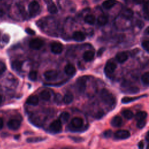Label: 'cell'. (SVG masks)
I'll return each mask as SVG.
<instances>
[{
  "mask_svg": "<svg viewBox=\"0 0 149 149\" xmlns=\"http://www.w3.org/2000/svg\"><path fill=\"white\" fill-rule=\"evenodd\" d=\"M85 21L88 24H93L95 22V18L93 15H88L85 18Z\"/></svg>",
  "mask_w": 149,
  "mask_h": 149,
  "instance_id": "cell-28",
  "label": "cell"
},
{
  "mask_svg": "<svg viewBox=\"0 0 149 149\" xmlns=\"http://www.w3.org/2000/svg\"><path fill=\"white\" fill-rule=\"evenodd\" d=\"M148 3L146 2L144 5L143 11H144V14L145 17L147 20L148 19Z\"/></svg>",
  "mask_w": 149,
  "mask_h": 149,
  "instance_id": "cell-36",
  "label": "cell"
},
{
  "mask_svg": "<svg viewBox=\"0 0 149 149\" xmlns=\"http://www.w3.org/2000/svg\"><path fill=\"white\" fill-rule=\"evenodd\" d=\"M105 50V48H101V49H100V50H99V51L98 52V53H97V56H98V57H100L102 55V54L103 53V52H104V51Z\"/></svg>",
  "mask_w": 149,
  "mask_h": 149,
  "instance_id": "cell-41",
  "label": "cell"
},
{
  "mask_svg": "<svg viewBox=\"0 0 149 149\" xmlns=\"http://www.w3.org/2000/svg\"><path fill=\"white\" fill-rule=\"evenodd\" d=\"M116 68V64L113 61H108L107 62L105 68L104 72L107 74H111L114 72Z\"/></svg>",
  "mask_w": 149,
  "mask_h": 149,
  "instance_id": "cell-9",
  "label": "cell"
},
{
  "mask_svg": "<svg viewBox=\"0 0 149 149\" xmlns=\"http://www.w3.org/2000/svg\"><path fill=\"white\" fill-rule=\"evenodd\" d=\"M63 45L60 43L55 42L51 45V51L55 54H60L62 52Z\"/></svg>",
  "mask_w": 149,
  "mask_h": 149,
  "instance_id": "cell-8",
  "label": "cell"
},
{
  "mask_svg": "<svg viewBox=\"0 0 149 149\" xmlns=\"http://www.w3.org/2000/svg\"><path fill=\"white\" fill-rule=\"evenodd\" d=\"M64 72L68 75L72 76L76 73V68L72 64H68L65 66Z\"/></svg>",
  "mask_w": 149,
  "mask_h": 149,
  "instance_id": "cell-13",
  "label": "cell"
},
{
  "mask_svg": "<svg viewBox=\"0 0 149 149\" xmlns=\"http://www.w3.org/2000/svg\"><path fill=\"white\" fill-rule=\"evenodd\" d=\"M142 81L145 85H148L149 83V73L148 72L144 73L142 77Z\"/></svg>",
  "mask_w": 149,
  "mask_h": 149,
  "instance_id": "cell-32",
  "label": "cell"
},
{
  "mask_svg": "<svg viewBox=\"0 0 149 149\" xmlns=\"http://www.w3.org/2000/svg\"><path fill=\"white\" fill-rule=\"evenodd\" d=\"M94 57V53L92 51H86L83 55V58L85 61L88 62L93 60Z\"/></svg>",
  "mask_w": 149,
  "mask_h": 149,
  "instance_id": "cell-17",
  "label": "cell"
},
{
  "mask_svg": "<svg viewBox=\"0 0 149 149\" xmlns=\"http://www.w3.org/2000/svg\"><path fill=\"white\" fill-rule=\"evenodd\" d=\"M138 147H139V148H143V147H144V143H143V142L142 141H141V142H140L139 143Z\"/></svg>",
  "mask_w": 149,
  "mask_h": 149,
  "instance_id": "cell-44",
  "label": "cell"
},
{
  "mask_svg": "<svg viewBox=\"0 0 149 149\" xmlns=\"http://www.w3.org/2000/svg\"><path fill=\"white\" fill-rule=\"evenodd\" d=\"M142 45L144 50H146V52L148 53V51H149V41L147 40L143 41L142 43Z\"/></svg>",
  "mask_w": 149,
  "mask_h": 149,
  "instance_id": "cell-34",
  "label": "cell"
},
{
  "mask_svg": "<svg viewBox=\"0 0 149 149\" xmlns=\"http://www.w3.org/2000/svg\"><path fill=\"white\" fill-rule=\"evenodd\" d=\"M86 82H87V78L86 77H82L78 78L77 81V89L81 93H83L86 88Z\"/></svg>",
  "mask_w": 149,
  "mask_h": 149,
  "instance_id": "cell-2",
  "label": "cell"
},
{
  "mask_svg": "<svg viewBox=\"0 0 149 149\" xmlns=\"http://www.w3.org/2000/svg\"><path fill=\"white\" fill-rule=\"evenodd\" d=\"M111 124L113 127H119L122 124V119L119 116H115L111 121Z\"/></svg>",
  "mask_w": 149,
  "mask_h": 149,
  "instance_id": "cell-16",
  "label": "cell"
},
{
  "mask_svg": "<svg viewBox=\"0 0 149 149\" xmlns=\"http://www.w3.org/2000/svg\"><path fill=\"white\" fill-rule=\"evenodd\" d=\"M4 126V122L2 118H0V130H1Z\"/></svg>",
  "mask_w": 149,
  "mask_h": 149,
  "instance_id": "cell-42",
  "label": "cell"
},
{
  "mask_svg": "<svg viewBox=\"0 0 149 149\" xmlns=\"http://www.w3.org/2000/svg\"><path fill=\"white\" fill-rule=\"evenodd\" d=\"M45 140V138H43L41 137H29L27 139V142L33 143H38L42 142Z\"/></svg>",
  "mask_w": 149,
  "mask_h": 149,
  "instance_id": "cell-31",
  "label": "cell"
},
{
  "mask_svg": "<svg viewBox=\"0 0 149 149\" xmlns=\"http://www.w3.org/2000/svg\"><path fill=\"white\" fill-rule=\"evenodd\" d=\"M101 98L103 102L109 106H113L115 105L116 100L114 95L106 89H103L100 94Z\"/></svg>",
  "mask_w": 149,
  "mask_h": 149,
  "instance_id": "cell-1",
  "label": "cell"
},
{
  "mask_svg": "<svg viewBox=\"0 0 149 149\" xmlns=\"http://www.w3.org/2000/svg\"><path fill=\"white\" fill-rule=\"evenodd\" d=\"M114 136L116 139L123 140L129 138L131 136V133L127 130H119L115 133Z\"/></svg>",
  "mask_w": 149,
  "mask_h": 149,
  "instance_id": "cell-4",
  "label": "cell"
},
{
  "mask_svg": "<svg viewBox=\"0 0 149 149\" xmlns=\"http://www.w3.org/2000/svg\"><path fill=\"white\" fill-rule=\"evenodd\" d=\"M62 122L61 121L58 119H56L54 121L49 125V128H50L53 131L56 132H59L62 130Z\"/></svg>",
  "mask_w": 149,
  "mask_h": 149,
  "instance_id": "cell-10",
  "label": "cell"
},
{
  "mask_svg": "<svg viewBox=\"0 0 149 149\" xmlns=\"http://www.w3.org/2000/svg\"><path fill=\"white\" fill-rule=\"evenodd\" d=\"M122 16L127 19H131L133 16V12L131 9H127L122 12Z\"/></svg>",
  "mask_w": 149,
  "mask_h": 149,
  "instance_id": "cell-23",
  "label": "cell"
},
{
  "mask_svg": "<svg viewBox=\"0 0 149 149\" xmlns=\"http://www.w3.org/2000/svg\"><path fill=\"white\" fill-rule=\"evenodd\" d=\"M148 33H149V32H148V27H147V29H146V33L148 35Z\"/></svg>",
  "mask_w": 149,
  "mask_h": 149,
  "instance_id": "cell-48",
  "label": "cell"
},
{
  "mask_svg": "<svg viewBox=\"0 0 149 149\" xmlns=\"http://www.w3.org/2000/svg\"><path fill=\"white\" fill-rule=\"evenodd\" d=\"M139 91V89L137 87H130L129 88H127L125 89V91H123L124 93L127 94H135L137 93Z\"/></svg>",
  "mask_w": 149,
  "mask_h": 149,
  "instance_id": "cell-30",
  "label": "cell"
},
{
  "mask_svg": "<svg viewBox=\"0 0 149 149\" xmlns=\"http://www.w3.org/2000/svg\"><path fill=\"white\" fill-rule=\"evenodd\" d=\"M44 1L46 4H48L49 3H51V2H53V0H44Z\"/></svg>",
  "mask_w": 149,
  "mask_h": 149,
  "instance_id": "cell-46",
  "label": "cell"
},
{
  "mask_svg": "<svg viewBox=\"0 0 149 149\" xmlns=\"http://www.w3.org/2000/svg\"><path fill=\"white\" fill-rule=\"evenodd\" d=\"M69 117H70V115L68 112H63L61 114L59 119L61 121L62 123H65L68 122V121L69 119Z\"/></svg>",
  "mask_w": 149,
  "mask_h": 149,
  "instance_id": "cell-26",
  "label": "cell"
},
{
  "mask_svg": "<svg viewBox=\"0 0 149 149\" xmlns=\"http://www.w3.org/2000/svg\"><path fill=\"white\" fill-rule=\"evenodd\" d=\"M23 62L19 61V60H15L12 62V68L14 70L19 71L22 69Z\"/></svg>",
  "mask_w": 149,
  "mask_h": 149,
  "instance_id": "cell-22",
  "label": "cell"
},
{
  "mask_svg": "<svg viewBox=\"0 0 149 149\" xmlns=\"http://www.w3.org/2000/svg\"><path fill=\"white\" fill-rule=\"evenodd\" d=\"M116 3V0H106L103 3V6L105 9H109L112 8Z\"/></svg>",
  "mask_w": 149,
  "mask_h": 149,
  "instance_id": "cell-18",
  "label": "cell"
},
{
  "mask_svg": "<svg viewBox=\"0 0 149 149\" xmlns=\"http://www.w3.org/2000/svg\"><path fill=\"white\" fill-rule=\"evenodd\" d=\"M133 1L136 4H141L144 2V0H133Z\"/></svg>",
  "mask_w": 149,
  "mask_h": 149,
  "instance_id": "cell-43",
  "label": "cell"
},
{
  "mask_svg": "<svg viewBox=\"0 0 149 149\" xmlns=\"http://www.w3.org/2000/svg\"><path fill=\"white\" fill-rule=\"evenodd\" d=\"M73 95L71 93H66L63 98V102L65 104H70L73 102Z\"/></svg>",
  "mask_w": 149,
  "mask_h": 149,
  "instance_id": "cell-20",
  "label": "cell"
},
{
  "mask_svg": "<svg viewBox=\"0 0 149 149\" xmlns=\"http://www.w3.org/2000/svg\"><path fill=\"white\" fill-rule=\"evenodd\" d=\"M39 102V99L36 95H30L26 100V103L30 106H37Z\"/></svg>",
  "mask_w": 149,
  "mask_h": 149,
  "instance_id": "cell-15",
  "label": "cell"
},
{
  "mask_svg": "<svg viewBox=\"0 0 149 149\" xmlns=\"http://www.w3.org/2000/svg\"><path fill=\"white\" fill-rule=\"evenodd\" d=\"M40 10V5L36 1H33L29 5V11L31 16H36Z\"/></svg>",
  "mask_w": 149,
  "mask_h": 149,
  "instance_id": "cell-3",
  "label": "cell"
},
{
  "mask_svg": "<svg viewBox=\"0 0 149 149\" xmlns=\"http://www.w3.org/2000/svg\"><path fill=\"white\" fill-rule=\"evenodd\" d=\"M4 15V11L3 9L0 8V17H2Z\"/></svg>",
  "mask_w": 149,
  "mask_h": 149,
  "instance_id": "cell-45",
  "label": "cell"
},
{
  "mask_svg": "<svg viewBox=\"0 0 149 149\" xmlns=\"http://www.w3.org/2000/svg\"><path fill=\"white\" fill-rule=\"evenodd\" d=\"M116 59L119 63L126 62L128 59V55L125 52H120L116 55Z\"/></svg>",
  "mask_w": 149,
  "mask_h": 149,
  "instance_id": "cell-12",
  "label": "cell"
},
{
  "mask_svg": "<svg viewBox=\"0 0 149 149\" xmlns=\"http://www.w3.org/2000/svg\"><path fill=\"white\" fill-rule=\"evenodd\" d=\"M72 37L74 40L79 42L83 41L86 39L85 35L82 32L80 31H77L75 32H74Z\"/></svg>",
  "mask_w": 149,
  "mask_h": 149,
  "instance_id": "cell-14",
  "label": "cell"
},
{
  "mask_svg": "<svg viewBox=\"0 0 149 149\" xmlns=\"http://www.w3.org/2000/svg\"><path fill=\"white\" fill-rule=\"evenodd\" d=\"M144 95H142V96H139V97H125L122 99V103L123 104H127L131 102H134L135 100H138V99L142 97H144Z\"/></svg>",
  "mask_w": 149,
  "mask_h": 149,
  "instance_id": "cell-19",
  "label": "cell"
},
{
  "mask_svg": "<svg viewBox=\"0 0 149 149\" xmlns=\"http://www.w3.org/2000/svg\"><path fill=\"white\" fill-rule=\"evenodd\" d=\"M29 79L32 81H35L37 78V73L36 71H31L29 73Z\"/></svg>",
  "mask_w": 149,
  "mask_h": 149,
  "instance_id": "cell-33",
  "label": "cell"
},
{
  "mask_svg": "<svg viewBox=\"0 0 149 149\" xmlns=\"http://www.w3.org/2000/svg\"><path fill=\"white\" fill-rule=\"evenodd\" d=\"M47 5H48V11L50 14H56L58 12V9L53 2H51V3L47 4Z\"/></svg>",
  "mask_w": 149,
  "mask_h": 149,
  "instance_id": "cell-24",
  "label": "cell"
},
{
  "mask_svg": "<svg viewBox=\"0 0 149 149\" xmlns=\"http://www.w3.org/2000/svg\"><path fill=\"white\" fill-rule=\"evenodd\" d=\"M40 97H41V98L42 99V100H43L44 101H48L51 98L50 93H49V92L48 91L45 90H43L40 93Z\"/></svg>",
  "mask_w": 149,
  "mask_h": 149,
  "instance_id": "cell-25",
  "label": "cell"
},
{
  "mask_svg": "<svg viewBox=\"0 0 149 149\" xmlns=\"http://www.w3.org/2000/svg\"><path fill=\"white\" fill-rule=\"evenodd\" d=\"M146 142L148 143V140H149V135H148V132L147 133L146 136Z\"/></svg>",
  "mask_w": 149,
  "mask_h": 149,
  "instance_id": "cell-47",
  "label": "cell"
},
{
  "mask_svg": "<svg viewBox=\"0 0 149 149\" xmlns=\"http://www.w3.org/2000/svg\"><path fill=\"white\" fill-rule=\"evenodd\" d=\"M103 135H104V136L105 137H106V138H109V137H110L111 136V135H112V132H111L110 130L107 131H106V132L104 133Z\"/></svg>",
  "mask_w": 149,
  "mask_h": 149,
  "instance_id": "cell-38",
  "label": "cell"
},
{
  "mask_svg": "<svg viewBox=\"0 0 149 149\" xmlns=\"http://www.w3.org/2000/svg\"><path fill=\"white\" fill-rule=\"evenodd\" d=\"M122 115L123 116L125 117L126 119H132L134 115H133V113L132 111L129 110H124L123 112H122Z\"/></svg>",
  "mask_w": 149,
  "mask_h": 149,
  "instance_id": "cell-29",
  "label": "cell"
},
{
  "mask_svg": "<svg viewBox=\"0 0 149 149\" xmlns=\"http://www.w3.org/2000/svg\"><path fill=\"white\" fill-rule=\"evenodd\" d=\"M147 116V113L145 111H140L138 112L135 115V119L137 121L146 119Z\"/></svg>",
  "mask_w": 149,
  "mask_h": 149,
  "instance_id": "cell-27",
  "label": "cell"
},
{
  "mask_svg": "<svg viewBox=\"0 0 149 149\" xmlns=\"http://www.w3.org/2000/svg\"><path fill=\"white\" fill-rule=\"evenodd\" d=\"M108 18L107 16L102 15L98 18L97 22L100 26H104L108 22Z\"/></svg>",
  "mask_w": 149,
  "mask_h": 149,
  "instance_id": "cell-21",
  "label": "cell"
},
{
  "mask_svg": "<svg viewBox=\"0 0 149 149\" xmlns=\"http://www.w3.org/2000/svg\"><path fill=\"white\" fill-rule=\"evenodd\" d=\"M44 76L47 81H54L58 76V73L55 70H49L44 72Z\"/></svg>",
  "mask_w": 149,
  "mask_h": 149,
  "instance_id": "cell-6",
  "label": "cell"
},
{
  "mask_svg": "<svg viewBox=\"0 0 149 149\" xmlns=\"http://www.w3.org/2000/svg\"><path fill=\"white\" fill-rule=\"evenodd\" d=\"M1 102H2V97L0 95V104H1Z\"/></svg>",
  "mask_w": 149,
  "mask_h": 149,
  "instance_id": "cell-49",
  "label": "cell"
},
{
  "mask_svg": "<svg viewBox=\"0 0 149 149\" xmlns=\"http://www.w3.org/2000/svg\"><path fill=\"white\" fill-rule=\"evenodd\" d=\"M0 1H1V0H0Z\"/></svg>",
  "mask_w": 149,
  "mask_h": 149,
  "instance_id": "cell-50",
  "label": "cell"
},
{
  "mask_svg": "<svg viewBox=\"0 0 149 149\" xmlns=\"http://www.w3.org/2000/svg\"><path fill=\"white\" fill-rule=\"evenodd\" d=\"M7 69V66L5 65V64L1 62L0 61V74L1 73H3Z\"/></svg>",
  "mask_w": 149,
  "mask_h": 149,
  "instance_id": "cell-37",
  "label": "cell"
},
{
  "mask_svg": "<svg viewBox=\"0 0 149 149\" xmlns=\"http://www.w3.org/2000/svg\"><path fill=\"white\" fill-rule=\"evenodd\" d=\"M71 125L73 128H80L83 125V120L79 117L74 118L71 121Z\"/></svg>",
  "mask_w": 149,
  "mask_h": 149,
  "instance_id": "cell-11",
  "label": "cell"
},
{
  "mask_svg": "<svg viewBox=\"0 0 149 149\" xmlns=\"http://www.w3.org/2000/svg\"><path fill=\"white\" fill-rule=\"evenodd\" d=\"M7 126L9 129L16 131L20 127V121L16 119H10L7 123Z\"/></svg>",
  "mask_w": 149,
  "mask_h": 149,
  "instance_id": "cell-7",
  "label": "cell"
},
{
  "mask_svg": "<svg viewBox=\"0 0 149 149\" xmlns=\"http://www.w3.org/2000/svg\"><path fill=\"white\" fill-rule=\"evenodd\" d=\"M25 31H26V32L28 34H29L30 35H35V32L33 30H32V29H31L30 28H26Z\"/></svg>",
  "mask_w": 149,
  "mask_h": 149,
  "instance_id": "cell-39",
  "label": "cell"
},
{
  "mask_svg": "<svg viewBox=\"0 0 149 149\" xmlns=\"http://www.w3.org/2000/svg\"><path fill=\"white\" fill-rule=\"evenodd\" d=\"M146 124V119H143V120H140V121H137V127L139 129H142L143 128Z\"/></svg>",
  "mask_w": 149,
  "mask_h": 149,
  "instance_id": "cell-35",
  "label": "cell"
},
{
  "mask_svg": "<svg viewBox=\"0 0 149 149\" xmlns=\"http://www.w3.org/2000/svg\"><path fill=\"white\" fill-rule=\"evenodd\" d=\"M44 45V42L43 40L39 39H35L30 40L29 43V47L30 48L35 50L40 49Z\"/></svg>",
  "mask_w": 149,
  "mask_h": 149,
  "instance_id": "cell-5",
  "label": "cell"
},
{
  "mask_svg": "<svg viewBox=\"0 0 149 149\" xmlns=\"http://www.w3.org/2000/svg\"><path fill=\"white\" fill-rule=\"evenodd\" d=\"M3 40L5 43H8L9 40V36L8 35H4L3 36Z\"/></svg>",
  "mask_w": 149,
  "mask_h": 149,
  "instance_id": "cell-40",
  "label": "cell"
}]
</instances>
